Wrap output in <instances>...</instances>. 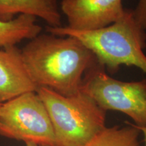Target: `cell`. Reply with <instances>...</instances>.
Instances as JSON below:
<instances>
[{
  "label": "cell",
  "instance_id": "2",
  "mask_svg": "<svg viewBox=\"0 0 146 146\" xmlns=\"http://www.w3.org/2000/svg\"><path fill=\"white\" fill-rule=\"evenodd\" d=\"M46 31L56 36L78 39L94 54L98 64L110 72H116L120 66L126 65L135 66L146 74V56L143 51L146 46V34L135 21L133 10H127L119 21L94 31L49 26Z\"/></svg>",
  "mask_w": 146,
  "mask_h": 146
},
{
  "label": "cell",
  "instance_id": "1",
  "mask_svg": "<svg viewBox=\"0 0 146 146\" xmlns=\"http://www.w3.org/2000/svg\"><path fill=\"white\" fill-rule=\"evenodd\" d=\"M23 60L36 87L68 97L81 92L87 71L98 64L90 50L70 36L39 35L21 50Z\"/></svg>",
  "mask_w": 146,
  "mask_h": 146
},
{
  "label": "cell",
  "instance_id": "11",
  "mask_svg": "<svg viewBox=\"0 0 146 146\" xmlns=\"http://www.w3.org/2000/svg\"><path fill=\"white\" fill-rule=\"evenodd\" d=\"M133 17L137 25L142 30L146 29V0H139L137 5L133 10Z\"/></svg>",
  "mask_w": 146,
  "mask_h": 146
},
{
  "label": "cell",
  "instance_id": "10",
  "mask_svg": "<svg viewBox=\"0 0 146 146\" xmlns=\"http://www.w3.org/2000/svg\"><path fill=\"white\" fill-rule=\"evenodd\" d=\"M126 123L129 126L106 127L83 146H140L139 137L141 131L134 124Z\"/></svg>",
  "mask_w": 146,
  "mask_h": 146
},
{
  "label": "cell",
  "instance_id": "14",
  "mask_svg": "<svg viewBox=\"0 0 146 146\" xmlns=\"http://www.w3.org/2000/svg\"><path fill=\"white\" fill-rule=\"evenodd\" d=\"M1 102H0V106H1Z\"/></svg>",
  "mask_w": 146,
  "mask_h": 146
},
{
  "label": "cell",
  "instance_id": "9",
  "mask_svg": "<svg viewBox=\"0 0 146 146\" xmlns=\"http://www.w3.org/2000/svg\"><path fill=\"white\" fill-rule=\"evenodd\" d=\"M36 19L29 14H19L9 21L0 20V47L16 46L23 40H31L39 35L42 28Z\"/></svg>",
  "mask_w": 146,
  "mask_h": 146
},
{
  "label": "cell",
  "instance_id": "8",
  "mask_svg": "<svg viewBox=\"0 0 146 146\" xmlns=\"http://www.w3.org/2000/svg\"><path fill=\"white\" fill-rule=\"evenodd\" d=\"M59 0H0V20L9 21L16 14H29L41 18L49 27L62 25Z\"/></svg>",
  "mask_w": 146,
  "mask_h": 146
},
{
  "label": "cell",
  "instance_id": "12",
  "mask_svg": "<svg viewBox=\"0 0 146 146\" xmlns=\"http://www.w3.org/2000/svg\"><path fill=\"white\" fill-rule=\"evenodd\" d=\"M135 126L139 130L141 131V133H143L144 143H145V146H146V127H138V126H136L135 125Z\"/></svg>",
  "mask_w": 146,
  "mask_h": 146
},
{
  "label": "cell",
  "instance_id": "4",
  "mask_svg": "<svg viewBox=\"0 0 146 146\" xmlns=\"http://www.w3.org/2000/svg\"><path fill=\"white\" fill-rule=\"evenodd\" d=\"M0 135L25 143L56 146L50 116L36 91L25 93L1 103Z\"/></svg>",
  "mask_w": 146,
  "mask_h": 146
},
{
  "label": "cell",
  "instance_id": "3",
  "mask_svg": "<svg viewBox=\"0 0 146 146\" xmlns=\"http://www.w3.org/2000/svg\"><path fill=\"white\" fill-rule=\"evenodd\" d=\"M36 92L50 116L56 146H83L106 127L107 112L83 91L68 97L45 87Z\"/></svg>",
  "mask_w": 146,
  "mask_h": 146
},
{
  "label": "cell",
  "instance_id": "5",
  "mask_svg": "<svg viewBox=\"0 0 146 146\" xmlns=\"http://www.w3.org/2000/svg\"><path fill=\"white\" fill-rule=\"evenodd\" d=\"M97 64L87 71L81 91L105 111H118L129 116L135 125L146 127V78L124 82L111 77Z\"/></svg>",
  "mask_w": 146,
  "mask_h": 146
},
{
  "label": "cell",
  "instance_id": "6",
  "mask_svg": "<svg viewBox=\"0 0 146 146\" xmlns=\"http://www.w3.org/2000/svg\"><path fill=\"white\" fill-rule=\"evenodd\" d=\"M60 10L66 27L76 31H94L119 21L125 15L123 0H62Z\"/></svg>",
  "mask_w": 146,
  "mask_h": 146
},
{
  "label": "cell",
  "instance_id": "13",
  "mask_svg": "<svg viewBox=\"0 0 146 146\" xmlns=\"http://www.w3.org/2000/svg\"><path fill=\"white\" fill-rule=\"evenodd\" d=\"M26 146H39V145H36V144H35V143L28 142V143H26Z\"/></svg>",
  "mask_w": 146,
  "mask_h": 146
},
{
  "label": "cell",
  "instance_id": "7",
  "mask_svg": "<svg viewBox=\"0 0 146 146\" xmlns=\"http://www.w3.org/2000/svg\"><path fill=\"white\" fill-rule=\"evenodd\" d=\"M36 90L24 64L21 50L16 46L0 50V102Z\"/></svg>",
  "mask_w": 146,
  "mask_h": 146
}]
</instances>
